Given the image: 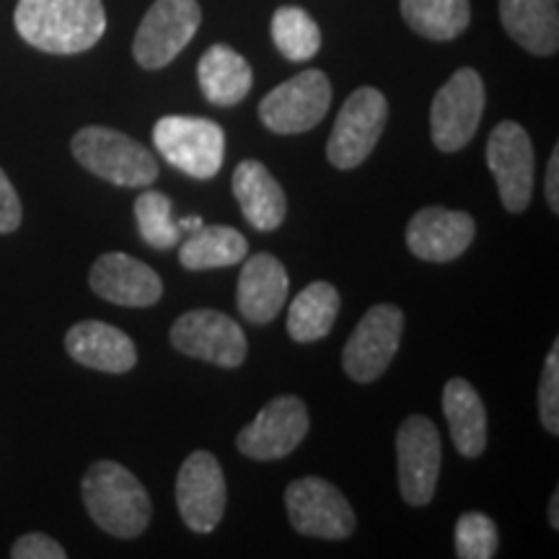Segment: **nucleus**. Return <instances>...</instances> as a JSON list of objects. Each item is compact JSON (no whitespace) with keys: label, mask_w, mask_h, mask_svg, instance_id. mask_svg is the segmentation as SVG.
Instances as JSON below:
<instances>
[{"label":"nucleus","mask_w":559,"mask_h":559,"mask_svg":"<svg viewBox=\"0 0 559 559\" xmlns=\"http://www.w3.org/2000/svg\"><path fill=\"white\" fill-rule=\"evenodd\" d=\"M234 194L251 228L270 234V230L283 226L288 202H285V192L280 181L272 177V171L262 160L247 158L236 166Z\"/></svg>","instance_id":"aec40b11"},{"label":"nucleus","mask_w":559,"mask_h":559,"mask_svg":"<svg viewBox=\"0 0 559 559\" xmlns=\"http://www.w3.org/2000/svg\"><path fill=\"white\" fill-rule=\"evenodd\" d=\"M177 508L194 534L218 528L226 513V477L210 451H194L177 474Z\"/></svg>","instance_id":"2eb2a0df"},{"label":"nucleus","mask_w":559,"mask_h":559,"mask_svg":"<svg viewBox=\"0 0 559 559\" xmlns=\"http://www.w3.org/2000/svg\"><path fill=\"white\" fill-rule=\"evenodd\" d=\"M500 21L526 52L549 58L559 50L557 0H500Z\"/></svg>","instance_id":"412c9836"},{"label":"nucleus","mask_w":559,"mask_h":559,"mask_svg":"<svg viewBox=\"0 0 559 559\" xmlns=\"http://www.w3.org/2000/svg\"><path fill=\"white\" fill-rule=\"evenodd\" d=\"M443 415L461 456L477 459L487 449V409L466 379H451L443 389Z\"/></svg>","instance_id":"5701e85b"},{"label":"nucleus","mask_w":559,"mask_h":559,"mask_svg":"<svg viewBox=\"0 0 559 559\" xmlns=\"http://www.w3.org/2000/svg\"><path fill=\"white\" fill-rule=\"evenodd\" d=\"M198 0H156L140 21L132 58L140 68L160 70L190 45L200 29Z\"/></svg>","instance_id":"0eeeda50"},{"label":"nucleus","mask_w":559,"mask_h":559,"mask_svg":"<svg viewBox=\"0 0 559 559\" xmlns=\"http://www.w3.org/2000/svg\"><path fill=\"white\" fill-rule=\"evenodd\" d=\"M539 417L551 436H559V342H555L544 362L539 381Z\"/></svg>","instance_id":"c756f323"},{"label":"nucleus","mask_w":559,"mask_h":559,"mask_svg":"<svg viewBox=\"0 0 559 559\" xmlns=\"http://www.w3.org/2000/svg\"><path fill=\"white\" fill-rule=\"evenodd\" d=\"M285 508L300 536L342 542L353 536L355 513L345 495L321 477H300L285 489Z\"/></svg>","instance_id":"1a4fd4ad"},{"label":"nucleus","mask_w":559,"mask_h":559,"mask_svg":"<svg viewBox=\"0 0 559 559\" xmlns=\"http://www.w3.org/2000/svg\"><path fill=\"white\" fill-rule=\"evenodd\" d=\"M288 270L272 254H254L243 260L236 304L239 313L251 324H270L288 300Z\"/></svg>","instance_id":"a211bd4d"},{"label":"nucleus","mask_w":559,"mask_h":559,"mask_svg":"<svg viewBox=\"0 0 559 559\" xmlns=\"http://www.w3.org/2000/svg\"><path fill=\"white\" fill-rule=\"evenodd\" d=\"M198 81L210 104L236 107L254 86V73L247 58H241L234 47L213 45L198 62Z\"/></svg>","instance_id":"4be33fe9"},{"label":"nucleus","mask_w":559,"mask_h":559,"mask_svg":"<svg viewBox=\"0 0 559 559\" xmlns=\"http://www.w3.org/2000/svg\"><path fill=\"white\" fill-rule=\"evenodd\" d=\"M309 409L298 396H275L254 423L236 438V445L247 459L277 461L290 456L309 432Z\"/></svg>","instance_id":"4468645a"},{"label":"nucleus","mask_w":559,"mask_h":559,"mask_svg":"<svg viewBox=\"0 0 559 559\" xmlns=\"http://www.w3.org/2000/svg\"><path fill=\"white\" fill-rule=\"evenodd\" d=\"M340 290L332 283L317 280L304 288L290 304L288 334L296 342H317L332 332L340 313Z\"/></svg>","instance_id":"393cba45"},{"label":"nucleus","mask_w":559,"mask_h":559,"mask_svg":"<svg viewBox=\"0 0 559 559\" xmlns=\"http://www.w3.org/2000/svg\"><path fill=\"white\" fill-rule=\"evenodd\" d=\"M70 148L83 169L117 187H151L158 179L156 156L120 130L88 124L75 132Z\"/></svg>","instance_id":"7ed1b4c3"},{"label":"nucleus","mask_w":559,"mask_h":559,"mask_svg":"<svg viewBox=\"0 0 559 559\" xmlns=\"http://www.w3.org/2000/svg\"><path fill=\"white\" fill-rule=\"evenodd\" d=\"M88 285L99 298L130 309H148L164 296L158 272L122 251L102 254L91 267Z\"/></svg>","instance_id":"dca6fc26"},{"label":"nucleus","mask_w":559,"mask_h":559,"mask_svg":"<svg viewBox=\"0 0 559 559\" xmlns=\"http://www.w3.org/2000/svg\"><path fill=\"white\" fill-rule=\"evenodd\" d=\"M171 345L181 355L213 362L221 368H239L247 360V334L228 313L194 309L181 313L171 326Z\"/></svg>","instance_id":"f8f14e48"},{"label":"nucleus","mask_w":559,"mask_h":559,"mask_svg":"<svg viewBox=\"0 0 559 559\" xmlns=\"http://www.w3.org/2000/svg\"><path fill=\"white\" fill-rule=\"evenodd\" d=\"M547 202L551 213H559V145H555L547 166Z\"/></svg>","instance_id":"473e14b6"},{"label":"nucleus","mask_w":559,"mask_h":559,"mask_svg":"<svg viewBox=\"0 0 559 559\" xmlns=\"http://www.w3.org/2000/svg\"><path fill=\"white\" fill-rule=\"evenodd\" d=\"M177 226H179L181 234H185V230H187V234H194V230L205 226V223H202L200 215H190V218H181V221H177Z\"/></svg>","instance_id":"72a5a7b5"},{"label":"nucleus","mask_w":559,"mask_h":559,"mask_svg":"<svg viewBox=\"0 0 559 559\" xmlns=\"http://www.w3.org/2000/svg\"><path fill=\"white\" fill-rule=\"evenodd\" d=\"M83 502L96 526L117 539H138L148 528L153 506L143 481L117 461H96L81 481Z\"/></svg>","instance_id":"f03ea898"},{"label":"nucleus","mask_w":559,"mask_h":559,"mask_svg":"<svg viewBox=\"0 0 559 559\" xmlns=\"http://www.w3.org/2000/svg\"><path fill=\"white\" fill-rule=\"evenodd\" d=\"M485 115V81L474 68H461L438 88L430 107V135L438 151L456 153L477 135Z\"/></svg>","instance_id":"39448f33"},{"label":"nucleus","mask_w":559,"mask_h":559,"mask_svg":"<svg viewBox=\"0 0 559 559\" xmlns=\"http://www.w3.org/2000/svg\"><path fill=\"white\" fill-rule=\"evenodd\" d=\"M13 559H66L68 551L62 549L60 542H55L52 536L39 534V531H32V534H24L16 544L11 547Z\"/></svg>","instance_id":"7c9ffc66"},{"label":"nucleus","mask_w":559,"mask_h":559,"mask_svg":"<svg viewBox=\"0 0 559 559\" xmlns=\"http://www.w3.org/2000/svg\"><path fill=\"white\" fill-rule=\"evenodd\" d=\"M402 19L412 32L432 41H451L472 21L469 0H400Z\"/></svg>","instance_id":"a878e982"},{"label":"nucleus","mask_w":559,"mask_h":559,"mask_svg":"<svg viewBox=\"0 0 559 559\" xmlns=\"http://www.w3.org/2000/svg\"><path fill=\"white\" fill-rule=\"evenodd\" d=\"M500 534L498 523L489 515L464 513L456 523V557L459 559H492L498 555Z\"/></svg>","instance_id":"c85d7f7f"},{"label":"nucleus","mask_w":559,"mask_h":559,"mask_svg":"<svg viewBox=\"0 0 559 559\" xmlns=\"http://www.w3.org/2000/svg\"><path fill=\"white\" fill-rule=\"evenodd\" d=\"M474 218L469 213L449 207H423L407 226V247L425 262H453L472 247Z\"/></svg>","instance_id":"f3484780"},{"label":"nucleus","mask_w":559,"mask_h":559,"mask_svg":"<svg viewBox=\"0 0 559 559\" xmlns=\"http://www.w3.org/2000/svg\"><path fill=\"white\" fill-rule=\"evenodd\" d=\"M16 32L26 45L50 55H79L107 32L102 0H19Z\"/></svg>","instance_id":"f257e3e1"},{"label":"nucleus","mask_w":559,"mask_h":559,"mask_svg":"<svg viewBox=\"0 0 559 559\" xmlns=\"http://www.w3.org/2000/svg\"><path fill=\"white\" fill-rule=\"evenodd\" d=\"M66 349L75 362L102 373H128L138 362L135 342L107 321L88 319L70 326Z\"/></svg>","instance_id":"6ab92c4d"},{"label":"nucleus","mask_w":559,"mask_h":559,"mask_svg":"<svg viewBox=\"0 0 559 559\" xmlns=\"http://www.w3.org/2000/svg\"><path fill=\"white\" fill-rule=\"evenodd\" d=\"M487 166L495 174L508 213H523L534 192V145L519 122L506 120L489 132Z\"/></svg>","instance_id":"ddd939ff"},{"label":"nucleus","mask_w":559,"mask_h":559,"mask_svg":"<svg viewBox=\"0 0 559 559\" xmlns=\"http://www.w3.org/2000/svg\"><path fill=\"white\" fill-rule=\"evenodd\" d=\"M549 523L551 528H559V489L551 492V500H549Z\"/></svg>","instance_id":"f704fd0d"},{"label":"nucleus","mask_w":559,"mask_h":559,"mask_svg":"<svg viewBox=\"0 0 559 559\" xmlns=\"http://www.w3.org/2000/svg\"><path fill=\"white\" fill-rule=\"evenodd\" d=\"M272 41L290 62H306L321 50V29L309 11L283 5L272 16Z\"/></svg>","instance_id":"bb28decb"},{"label":"nucleus","mask_w":559,"mask_h":559,"mask_svg":"<svg viewBox=\"0 0 559 559\" xmlns=\"http://www.w3.org/2000/svg\"><path fill=\"white\" fill-rule=\"evenodd\" d=\"M440 432L436 423L423 415H412L396 432V469H400V492L409 506L423 508L436 498L440 477Z\"/></svg>","instance_id":"9b49d317"},{"label":"nucleus","mask_w":559,"mask_h":559,"mask_svg":"<svg viewBox=\"0 0 559 559\" xmlns=\"http://www.w3.org/2000/svg\"><path fill=\"white\" fill-rule=\"evenodd\" d=\"M404 332V311L394 304L373 306L342 349V368L353 381L373 383L386 373Z\"/></svg>","instance_id":"9d476101"},{"label":"nucleus","mask_w":559,"mask_h":559,"mask_svg":"<svg viewBox=\"0 0 559 559\" xmlns=\"http://www.w3.org/2000/svg\"><path fill=\"white\" fill-rule=\"evenodd\" d=\"M389 120V102L379 88L362 86L347 96L334 120L326 158L337 169H355L373 153Z\"/></svg>","instance_id":"423d86ee"},{"label":"nucleus","mask_w":559,"mask_h":559,"mask_svg":"<svg viewBox=\"0 0 559 559\" xmlns=\"http://www.w3.org/2000/svg\"><path fill=\"white\" fill-rule=\"evenodd\" d=\"M135 221L143 241L153 249H174L181 239L177 221L171 218L169 194L145 190L135 200Z\"/></svg>","instance_id":"cd10ccee"},{"label":"nucleus","mask_w":559,"mask_h":559,"mask_svg":"<svg viewBox=\"0 0 559 559\" xmlns=\"http://www.w3.org/2000/svg\"><path fill=\"white\" fill-rule=\"evenodd\" d=\"M249 241L230 226H202L187 236L179 247L181 267L200 272L215 267H234L247 260Z\"/></svg>","instance_id":"b1692460"},{"label":"nucleus","mask_w":559,"mask_h":559,"mask_svg":"<svg viewBox=\"0 0 559 559\" xmlns=\"http://www.w3.org/2000/svg\"><path fill=\"white\" fill-rule=\"evenodd\" d=\"M153 143L174 169L192 179H213L223 166L226 132L205 117L169 115L153 124Z\"/></svg>","instance_id":"20e7f679"},{"label":"nucleus","mask_w":559,"mask_h":559,"mask_svg":"<svg viewBox=\"0 0 559 559\" xmlns=\"http://www.w3.org/2000/svg\"><path fill=\"white\" fill-rule=\"evenodd\" d=\"M21 218H24V210H21L19 194L5 171L0 169V234H13L21 226Z\"/></svg>","instance_id":"2f4dec72"},{"label":"nucleus","mask_w":559,"mask_h":559,"mask_svg":"<svg viewBox=\"0 0 559 559\" xmlns=\"http://www.w3.org/2000/svg\"><path fill=\"white\" fill-rule=\"evenodd\" d=\"M332 104V83L321 70H304L280 83L260 102V120L277 135L309 132L324 120Z\"/></svg>","instance_id":"6e6552de"}]
</instances>
